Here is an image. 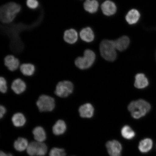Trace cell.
Masks as SVG:
<instances>
[{
	"instance_id": "1",
	"label": "cell",
	"mask_w": 156,
	"mask_h": 156,
	"mask_svg": "<svg viewBox=\"0 0 156 156\" xmlns=\"http://www.w3.org/2000/svg\"><path fill=\"white\" fill-rule=\"evenodd\" d=\"M21 10V6L14 2L0 6V23L5 24L12 23Z\"/></svg>"
},
{
	"instance_id": "2",
	"label": "cell",
	"mask_w": 156,
	"mask_h": 156,
	"mask_svg": "<svg viewBox=\"0 0 156 156\" xmlns=\"http://www.w3.org/2000/svg\"><path fill=\"white\" fill-rule=\"evenodd\" d=\"M128 109L134 119H139L145 116L149 112L151 106L143 99L132 101L129 105Z\"/></svg>"
},
{
	"instance_id": "3",
	"label": "cell",
	"mask_w": 156,
	"mask_h": 156,
	"mask_svg": "<svg viewBox=\"0 0 156 156\" xmlns=\"http://www.w3.org/2000/svg\"><path fill=\"white\" fill-rule=\"evenodd\" d=\"M99 49L101 56L107 61L113 62L116 60L117 52L114 41L108 40L102 41Z\"/></svg>"
},
{
	"instance_id": "4",
	"label": "cell",
	"mask_w": 156,
	"mask_h": 156,
	"mask_svg": "<svg viewBox=\"0 0 156 156\" xmlns=\"http://www.w3.org/2000/svg\"><path fill=\"white\" fill-rule=\"evenodd\" d=\"M96 58V55L92 50L87 49L83 52V56H78L75 58L74 64L79 69H88L93 65Z\"/></svg>"
},
{
	"instance_id": "5",
	"label": "cell",
	"mask_w": 156,
	"mask_h": 156,
	"mask_svg": "<svg viewBox=\"0 0 156 156\" xmlns=\"http://www.w3.org/2000/svg\"><path fill=\"white\" fill-rule=\"evenodd\" d=\"M36 105L40 112H51L55 108V101L54 98L49 95L42 94L39 97Z\"/></svg>"
},
{
	"instance_id": "6",
	"label": "cell",
	"mask_w": 156,
	"mask_h": 156,
	"mask_svg": "<svg viewBox=\"0 0 156 156\" xmlns=\"http://www.w3.org/2000/svg\"><path fill=\"white\" fill-rule=\"evenodd\" d=\"M74 85L72 82L63 80L58 82L56 84L55 94L60 98H66L73 93Z\"/></svg>"
},
{
	"instance_id": "7",
	"label": "cell",
	"mask_w": 156,
	"mask_h": 156,
	"mask_svg": "<svg viewBox=\"0 0 156 156\" xmlns=\"http://www.w3.org/2000/svg\"><path fill=\"white\" fill-rule=\"evenodd\" d=\"M48 151V147L44 142L33 141L29 144L27 151L30 156H44Z\"/></svg>"
},
{
	"instance_id": "8",
	"label": "cell",
	"mask_w": 156,
	"mask_h": 156,
	"mask_svg": "<svg viewBox=\"0 0 156 156\" xmlns=\"http://www.w3.org/2000/svg\"><path fill=\"white\" fill-rule=\"evenodd\" d=\"M20 61L13 55H9L4 58L3 64L10 71L14 72L20 67Z\"/></svg>"
},
{
	"instance_id": "9",
	"label": "cell",
	"mask_w": 156,
	"mask_h": 156,
	"mask_svg": "<svg viewBox=\"0 0 156 156\" xmlns=\"http://www.w3.org/2000/svg\"><path fill=\"white\" fill-rule=\"evenodd\" d=\"M106 147L110 156H121L122 147L121 144L115 140L107 142Z\"/></svg>"
},
{
	"instance_id": "10",
	"label": "cell",
	"mask_w": 156,
	"mask_h": 156,
	"mask_svg": "<svg viewBox=\"0 0 156 156\" xmlns=\"http://www.w3.org/2000/svg\"><path fill=\"white\" fill-rule=\"evenodd\" d=\"M63 39L64 41L68 44H76L79 40V34L77 30L73 28L66 30L64 33Z\"/></svg>"
},
{
	"instance_id": "11",
	"label": "cell",
	"mask_w": 156,
	"mask_h": 156,
	"mask_svg": "<svg viewBox=\"0 0 156 156\" xmlns=\"http://www.w3.org/2000/svg\"><path fill=\"white\" fill-rule=\"evenodd\" d=\"M11 87L13 92L17 95H20L26 90L27 85L23 80L20 78H17L13 81Z\"/></svg>"
},
{
	"instance_id": "12",
	"label": "cell",
	"mask_w": 156,
	"mask_h": 156,
	"mask_svg": "<svg viewBox=\"0 0 156 156\" xmlns=\"http://www.w3.org/2000/svg\"><path fill=\"white\" fill-rule=\"evenodd\" d=\"M101 9L105 15L107 16H111L116 13L117 7L114 2L107 0L102 4Z\"/></svg>"
},
{
	"instance_id": "13",
	"label": "cell",
	"mask_w": 156,
	"mask_h": 156,
	"mask_svg": "<svg viewBox=\"0 0 156 156\" xmlns=\"http://www.w3.org/2000/svg\"><path fill=\"white\" fill-rule=\"evenodd\" d=\"M79 112L82 118H90L93 116L94 108L90 103H86L79 107Z\"/></svg>"
},
{
	"instance_id": "14",
	"label": "cell",
	"mask_w": 156,
	"mask_h": 156,
	"mask_svg": "<svg viewBox=\"0 0 156 156\" xmlns=\"http://www.w3.org/2000/svg\"><path fill=\"white\" fill-rule=\"evenodd\" d=\"M79 36L83 41L88 43L92 42L95 38L94 33L89 27L82 29L80 31Z\"/></svg>"
},
{
	"instance_id": "15",
	"label": "cell",
	"mask_w": 156,
	"mask_h": 156,
	"mask_svg": "<svg viewBox=\"0 0 156 156\" xmlns=\"http://www.w3.org/2000/svg\"><path fill=\"white\" fill-rule=\"evenodd\" d=\"M20 71L23 75L26 76H31L36 71V66L34 64L30 63H23L19 67Z\"/></svg>"
},
{
	"instance_id": "16",
	"label": "cell",
	"mask_w": 156,
	"mask_h": 156,
	"mask_svg": "<svg viewBox=\"0 0 156 156\" xmlns=\"http://www.w3.org/2000/svg\"><path fill=\"white\" fill-rule=\"evenodd\" d=\"M67 124L63 120L59 119L52 126V132L56 136L62 135L67 130Z\"/></svg>"
},
{
	"instance_id": "17",
	"label": "cell",
	"mask_w": 156,
	"mask_h": 156,
	"mask_svg": "<svg viewBox=\"0 0 156 156\" xmlns=\"http://www.w3.org/2000/svg\"><path fill=\"white\" fill-rule=\"evenodd\" d=\"M117 50L120 51H123L129 46L130 40L128 36H124L114 41Z\"/></svg>"
},
{
	"instance_id": "18",
	"label": "cell",
	"mask_w": 156,
	"mask_h": 156,
	"mask_svg": "<svg viewBox=\"0 0 156 156\" xmlns=\"http://www.w3.org/2000/svg\"><path fill=\"white\" fill-rule=\"evenodd\" d=\"M13 125L16 127H21L26 124L27 120L24 115L21 112H16L13 114L11 118Z\"/></svg>"
},
{
	"instance_id": "19",
	"label": "cell",
	"mask_w": 156,
	"mask_h": 156,
	"mask_svg": "<svg viewBox=\"0 0 156 156\" xmlns=\"http://www.w3.org/2000/svg\"><path fill=\"white\" fill-rule=\"evenodd\" d=\"M134 86L138 89L145 88L149 85V81L147 78L143 73H138L135 76Z\"/></svg>"
},
{
	"instance_id": "20",
	"label": "cell",
	"mask_w": 156,
	"mask_h": 156,
	"mask_svg": "<svg viewBox=\"0 0 156 156\" xmlns=\"http://www.w3.org/2000/svg\"><path fill=\"white\" fill-rule=\"evenodd\" d=\"M140 17L139 12L137 10L133 9L128 12L126 16V19L129 24L133 25L138 22Z\"/></svg>"
},
{
	"instance_id": "21",
	"label": "cell",
	"mask_w": 156,
	"mask_h": 156,
	"mask_svg": "<svg viewBox=\"0 0 156 156\" xmlns=\"http://www.w3.org/2000/svg\"><path fill=\"white\" fill-rule=\"evenodd\" d=\"M99 3L96 0H86L83 4L84 9L89 13L96 12L98 9Z\"/></svg>"
},
{
	"instance_id": "22",
	"label": "cell",
	"mask_w": 156,
	"mask_h": 156,
	"mask_svg": "<svg viewBox=\"0 0 156 156\" xmlns=\"http://www.w3.org/2000/svg\"><path fill=\"white\" fill-rule=\"evenodd\" d=\"M34 139L36 141L44 142L46 140V133L43 128L42 126L36 127L33 130Z\"/></svg>"
},
{
	"instance_id": "23",
	"label": "cell",
	"mask_w": 156,
	"mask_h": 156,
	"mask_svg": "<svg viewBox=\"0 0 156 156\" xmlns=\"http://www.w3.org/2000/svg\"><path fill=\"white\" fill-rule=\"evenodd\" d=\"M153 142L150 138H145L140 142L138 146L139 151L142 153L149 151L153 147Z\"/></svg>"
},
{
	"instance_id": "24",
	"label": "cell",
	"mask_w": 156,
	"mask_h": 156,
	"mask_svg": "<svg viewBox=\"0 0 156 156\" xmlns=\"http://www.w3.org/2000/svg\"><path fill=\"white\" fill-rule=\"evenodd\" d=\"M29 144L28 140L26 138L19 137L15 141L13 146L17 151L22 152L27 149Z\"/></svg>"
},
{
	"instance_id": "25",
	"label": "cell",
	"mask_w": 156,
	"mask_h": 156,
	"mask_svg": "<svg viewBox=\"0 0 156 156\" xmlns=\"http://www.w3.org/2000/svg\"><path fill=\"white\" fill-rule=\"evenodd\" d=\"M121 134L123 137L127 140L133 139L136 135L135 132L128 126L123 127L121 130Z\"/></svg>"
},
{
	"instance_id": "26",
	"label": "cell",
	"mask_w": 156,
	"mask_h": 156,
	"mask_svg": "<svg viewBox=\"0 0 156 156\" xmlns=\"http://www.w3.org/2000/svg\"><path fill=\"white\" fill-rule=\"evenodd\" d=\"M49 156H66V153L64 149L56 147L52 148L50 151Z\"/></svg>"
},
{
	"instance_id": "27",
	"label": "cell",
	"mask_w": 156,
	"mask_h": 156,
	"mask_svg": "<svg viewBox=\"0 0 156 156\" xmlns=\"http://www.w3.org/2000/svg\"><path fill=\"white\" fill-rule=\"evenodd\" d=\"M26 4L29 9L32 10L38 9L40 5L38 0H26Z\"/></svg>"
},
{
	"instance_id": "28",
	"label": "cell",
	"mask_w": 156,
	"mask_h": 156,
	"mask_svg": "<svg viewBox=\"0 0 156 156\" xmlns=\"http://www.w3.org/2000/svg\"><path fill=\"white\" fill-rule=\"evenodd\" d=\"M8 87L7 82L5 78L3 77H0V91L3 94L6 93Z\"/></svg>"
},
{
	"instance_id": "29",
	"label": "cell",
	"mask_w": 156,
	"mask_h": 156,
	"mask_svg": "<svg viewBox=\"0 0 156 156\" xmlns=\"http://www.w3.org/2000/svg\"><path fill=\"white\" fill-rule=\"evenodd\" d=\"M7 112L6 108L3 105L0 106V118L2 119Z\"/></svg>"
},
{
	"instance_id": "30",
	"label": "cell",
	"mask_w": 156,
	"mask_h": 156,
	"mask_svg": "<svg viewBox=\"0 0 156 156\" xmlns=\"http://www.w3.org/2000/svg\"><path fill=\"white\" fill-rule=\"evenodd\" d=\"M0 156H13L10 153H5L4 152L1 151L0 153Z\"/></svg>"
}]
</instances>
